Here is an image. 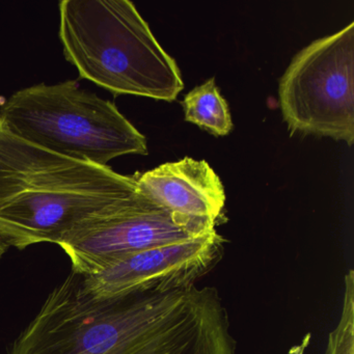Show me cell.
Masks as SVG:
<instances>
[{"instance_id":"cell-1","label":"cell","mask_w":354,"mask_h":354,"mask_svg":"<svg viewBox=\"0 0 354 354\" xmlns=\"http://www.w3.org/2000/svg\"><path fill=\"white\" fill-rule=\"evenodd\" d=\"M214 287L91 295L71 271L8 354H236Z\"/></svg>"},{"instance_id":"cell-2","label":"cell","mask_w":354,"mask_h":354,"mask_svg":"<svg viewBox=\"0 0 354 354\" xmlns=\"http://www.w3.org/2000/svg\"><path fill=\"white\" fill-rule=\"evenodd\" d=\"M138 194L133 176L47 150L0 119V239L8 246L59 245Z\"/></svg>"},{"instance_id":"cell-3","label":"cell","mask_w":354,"mask_h":354,"mask_svg":"<svg viewBox=\"0 0 354 354\" xmlns=\"http://www.w3.org/2000/svg\"><path fill=\"white\" fill-rule=\"evenodd\" d=\"M59 8L64 55L80 78L115 95L177 99L181 71L131 1L63 0Z\"/></svg>"},{"instance_id":"cell-4","label":"cell","mask_w":354,"mask_h":354,"mask_svg":"<svg viewBox=\"0 0 354 354\" xmlns=\"http://www.w3.org/2000/svg\"><path fill=\"white\" fill-rule=\"evenodd\" d=\"M0 119L19 138L76 160L109 167L124 155L148 154L146 138L118 107L76 80L17 91Z\"/></svg>"},{"instance_id":"cell-5","label":"cell","mask_w":354,"mask_h":354,"mask_svg":"<svg viewBox=\"0 0 354 354\" xmlns=\"http://www.w3.org/2000/svg\"><path fill=\"white\" fill-rule=\"evenodd\" d=\"M290 134L354 142V22L300 50L279 80Z\"/></svg>"},{"instance_id":"cell-6","label":"cell","mask_w":354,"mask_h":354,"mask_svg":"<svg viewBox=\"0 0 354 354\" xmlns=\"http://www.w3.org/2000/svg\"><path fill=\"white\" fill-rule=\"evenodd\" d=\"M203 234L180 223L140 192L127 204L70 234L59 245L71 260L72 271L88 275L134 252Z\"/></svg>"},{"instance_id":"cell-7","label":"cell","mask_w":354,"mask_h":354,"mask_svg":"<svg viewBox=\"0 0 354 354\" xmlns=\"http://www.w3.org/2000/svg\"><path fill=\"white\" fill-rule=\"evenodd\" d=\"M225 242L213 230L198 237L140 250L98 272L82 275L84 288L100 299L132 292L187 289L221 262Z\"/></svg>"},{"instance_id":"cell-8","label":"cell","mask_w":354,"mask_h":354,"mask_svg":"<svg viewBox=\"0 0 354 354\" xmlns=\"http://www.w3.org/2000/svg\"><path fill=\"white\" fill-rule=\"evenodd\" d=\"M133 177L142 194L180 223L201 234L215 230L225 194L207 161L185 157Z\"/></svg>"},{"instance_id":"cell-9","label":"cell","mask_w":354,"mask_h":354,"mask_svg":"<svg viewBox=\"0 0 354 354\" xmlns=\"http://www.w3.org/2000/svg\"><path fill=\"white\" fill-rule=\"evenodd\" d=\"M185 121L196 124L215 136H225L233 130V121L227 103L215 84L207 80L190 91L182 101Z\"/></svg>"},{"instance_id":"cell-10","label":"cell","mask_w":354,"mask_h":354,"mask_svg":"<svg viewBox=\"0 0 354 354\" xmlns=\"http://www.w3.org/2000/svg\"><path fill=\"white\" fill-rule=\"evenodd\" d=\"M325 354H354V272L345 277V294L341 319L329 335Z\"/></svg>"},{"instance_id":"cell-11","label":"cell","mask_w":354,"mask_h":354,"mask_svg":"<svg viewBox=\"0 0 354 354\" xmlns=\"http://www.w3.org/2000/svg\"><path fill=\"white\" fill-rule=\"evenodd\" d=\"M8 248H9V246H8L3 240L0 239V260L3 258V254L7 252Z\"/></svg>"}]
</instances>
